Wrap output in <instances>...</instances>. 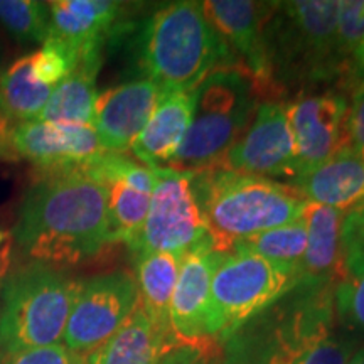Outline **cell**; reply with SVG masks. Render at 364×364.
Here are the masks:
<instances>
[{
  "mask_svg": "<svg viewBox=\"0 0 364 364\" xmlns=\"http://www.w3.org/2000/svg\"><path fill=\"white\" fill-rule=\"evenodd\" d=\"M295 268L268 262L253 253L223 255L211 282L206 312L209 339L225 341L299 285Z\"/></svg>",
  "mask_w": 364,
  "mask_h": 364,
  "instance_id": "cell-8",
  "label": "cell"
},
{
  "mask_svg": "<svg viewBox=\"0 0 364 364\" xmlns=\"http://www.w3.org/2000/svg\"><path fill=\"white\" fill-rule=\"evenodd\" d=\"M12 127L14 125H11L9 122H6L0 117V156H2L4 152H9V134H11Z\"/></svg>",
  "mask_w": 364,
  "mask_h": 364,
  "instance_id": "cell-37",
  "label": "cell"
},
{
  "mask_svg": "<svg viewBox=\"0 0 364 364\" xmlns=\"http://www.w3.org/2000/svg\"><path fill=\"white\" fill-rule=\"evenodd\" d=\"M285 108L294 134L297 177L316 171L344 149L348 100L343 95H307L285 103Z\"/></svg>",
  "mask_w": 364,
  "mask_h": 364,
  "instance_id": "cell-12",
  "label": "cell"
},
{
  "mask_svg": "<svg viewBox=\"0 0 364 364\" xmlns=\"http://www.w3.org/2000/svg\"><path fill=\"white\" fill-rule=\"evenodd\" d=\"M196 90L164 93L130 150L144 166L166 167L184 142L193 120Z\"/></svg>",
  "mask_w": 364,
  "mask_h": 364,
  "instance_id": "cell-18",
  "label": "cell"
},
{
  "mask_svg": "<svg viewBox=\"0 0 364 364\" xmlns=\"http://www.w3.org/2000/svg\"><path fill=\"white\" fill-rule=\"evenodd\" d=\"M0 359V364H88V356L73 351L63 343L24 349Z\"/></svg>",
  "mask_w": 364,
  "mask_h": 364,
  "instance_id": "cell-32",
  "label": "cell"
},
{
  "mask_svg": "<svg viewBox=\"0 0 364 364\" xmlns=\"http://www.w3.org/2000/svg\"><path fill=\"white\" fill-rule=\"evenodd\" d=\"M302 220L307 230V245L299 267V284L338 285L344 279L341 226L344 213L307 201Z\"/></svg>",
  "mask_w": 364,
  "mask_h": 364,
  "instance_id": "cell-17",
  "label": "cell"
},
{
  "mask_svg": "<svg viewBox=\"0 0 364 364\" xmlns=\"http://www.w3.org/2000/svg\"><path fill=\"white\" fill-rule=\"evenodd\" d=\"M307 245V230L302 216L289 225H282L262 233L235 241L231 252L253 253L279 265L299 272ZM230 252V253H231Z\"/></svg>",
  "mask_w": 364,
  "mask_h": 364,
  "instance_id": "cell-25",
  "label": "cell"
},
{
  "mask_svg": "<svg viewBox=\"0 0 364 364\" xmlns=\"http://www.w3.org/2000/svg\"><path fill=\"white\" fill-rule=\"evenodd\" d=\"M344 149L364 162V83L356 85L344 124Z\"/></svg>",
  "mask_w": 364,
  "mask_h": 364,
  "instance_id": "cell-33",
  "label": "cell"
},
{
  "mask_svg": "<svg viewBox=\"0 0 364 364\" xmlns=\"http://www.w3.org/2000/svg\"><path fill=\"white\" fill-rule=\"evenodd\" d=\"M161 364H218V361L208 346L179 344L166 354Z\"/></svg>",
  "mask_w": 364,
  "mask_h": 364,
  "instance_id": "cell-34",
  "label": "cell"
},
{
  "mask_svg": "<svg viewBox=\"0 0 364 364\" xmlns=\"http://www.w3.org/2000/svg\"><path fill=\"white\" fill-rule=\"evenodd\" d=\"M81 54L61 39L49 36L41 49L31 53V71L34 78L49 88H56L78 66Z\"/></svg>",
  "mask_w": 364,
  "mask_h": 364,
  "instance_id": "cell-28",
  "label": "cell"
},
{
  "mask_svg": "<svg viewBox=\"0 0 364 364\" xmlns=\"http://www.w3.org/2000/svg\"><path fill=\"white\" fill-rule=\"evenodd\" d=\"M100 66L102 49L86 53L75 71L53 90L38 120L54 125L93 127Z\"/></svg>",
  "mask_w": 364,
  "mask_h": 364,
  "instance_id": "cell-22",
  "label": "cell"
},
{
  "mask_svg": "<svg viewBox=\"0 0 364 364\" xmlns=\"http://www.w3.org/2000/svg\"><path fill=\"white\" fill-rule=\"evenodd\" d=\"M225 41L203 2L167 4L144 22L136 38V63L144 78L162 91H193L220 68L235 66Z\"/></svg>",
  "mask_w": 364,
  "mask_h": 364,
  "instance_id": "cell-3",
  "label": "cell"
},
{
  "mask_svg": "<svg viewBox=\"0 0 364 364\" xmlns=\"http://www.w3.org/2000/svg\"><path fill=\"white\" fill-rule=\"evenodd\" d=\"M0 24L22 43L49 38L48 4L38 0H0Z\"/></svg>",
  "mask_w": 364,
  "mask_h": 364,
  "instance_id": "cell-27",
  "label": "cell"
},
{
  "mask_svg": "<svg viewBox=\"0 0 364 364\" xmlns=\"http://www.w3.org/2000/svg\"><path fill=\"white\" fill-rule=\"evenodd\" d=\"M49 36L61 39L81 54L102 49L124 4L113 0H54L48 2Z\"/></svg>",
  "mask_w": 364,
  "mask_h": 364,
  "instance_id": "cell-19",
  "label": "cell"
},
{
  "mask_svg": "<svg viewBox=\"0 0 364 364\" xmlns=\"http://www.w3.org/2000/svg\"><path fill=\"white\" fill-rule=\"evenodd\" d=\"M203 7L231 54L243 63L241 68L248 73L255 86H272V73L265 49V24L273 11V4L250 0H208L203 2Z\"/></svg>",
  "mask_w": 364,
  "mask_h": 364,
  "instance_id": "cell-14",
  "label": "cell"
},
{
  "mask_svg": "<svg viewBox=\"0 0 364 364\" xmlns=\"http://www.w3.org/2000/svg\"><path fill=\"white\" fill-rule=\"evenodd\" d=\"M9 152L29 161L43 176L80 169L105 150L93 127L34 120L12 127Z\"/></svg>",
  "mask_w": 364,
  "mask_h": 364,
  "instance_id": "cell-13",
  "label": "cell"
},
{
  "mask_svg": "<svg viewBox=\"0 0 364 364\" xmlns=\"http://www.w3.org/2000/svg\"><path fill=\"white\" fill-rule=\"evenodd\" d=\"M334 304L344 324L364 332V270L344 277L336 285Z\"/></svg>",
  "mask_w": 364,
  "mask_h": 364,
  "instance_id": "cell-30",
  "label": "cell"
},
{
  "mask_svg": "<svg viewBox=\"0 0 364 364\" xmlns=\"http://www.w3.org/2000/svg\"><path fill=\"white\" fill-rule=\"evenodd\" d=\"M81 280L41 262L7 277L0 304V358L59 344L78 297Z\"/></svg>",
  "mask_w": 364,
  "mask_h": 364,
  "instance_id": "cell-5",
  "label": "cell"
},
{
  "mask_svg": "<svg viewBox=\"0 0 364 364\" xmlns=\"http://www.w3.org/2000/svg\"><path fill=\"white\" fill-rule=\"evenodd\" d=\"M177 341L136 307L129 321L88 356V364H161Z\"/></svg>",
  "mask_w": 364,
  "mask_h": 364,
  "instance_id": "cell-21",
  "label": "cell"
},
{
  "mask_svg": "<svg viewBox=\"0 0 364 364\" xmlns=\"http://www.w3.org/2000/svg\"><path fill=\"white\" fill-rule=\"evenodd\" d=\"M344 277L364 270V204L346 213L341 226Z\"/></svg>",
  "mask_w": 364,
  "mask_h": 364,
  "instance_id": "cell-31",
  "label": "cell"
},
{
  "mask_svg": "<svg viewBox=\"0 0 364 364\" xmlns=\"http://www.w3.org/2000/svg\"><path fill=\"white\" fill-rule=\"evenodd\" d=\"M348 364H364V348L356 349V353L353 354Z\"/></svg>",
  "mask_w": 364,
  "mask_h": 364,
  "instance_id": "cell-38",
  "label": "cell"
},
{
  "mask_svg": "<svg viewBox=\"0 0 364 364\" xmlns=\"http://www.w3.org/2000/svg\"><path fill=\"white\" fill-rule=\"evenodd\" d=\"M255 90L257 86L243 68L226 66L213 71L196 88L188 135L166 167L198 172L220 162L252 124L257 112Z\"/></svg>",
  "mask_w": 364,
  "mask_h": 364,
  "instance_id": "cell-7",
  "label": "cell"
},
{
  "mask_svg": "<svg viewBox=\"0 0 364 364\" xmlns=\"http://www.w3.org/2000/svg\"><path fill=\"white\" fill-rule=\"evenodd\" d=\"M166 91L147 78L105 90L95 103L93 130L105 152L130 150Z\"/></svg>",
  "mask_w": 364,
  "mask_h": 364,
  "instance_id": "cell-15",
  "label": "cell"
},
{
  "mask_svg": "<svg viewBox=\"0 0 364 364\" xmlns=\"http://www.w3.org/2000/svg\"><path fill=\"white\" fill-rule=\"evenodd\" d=\"M338 0L275 2L265 24L272 83H318L343 76L336 56Z\"/></svg>",
  "mask_w": 364,
  "mask_h": 364,
  "instance_id": "cell-6",
  "label": "cell"
},
{
  "mask_svg": "<svg viewBox=\"0 0 364 364\" xmlns=\"http://www.w3.org/2000/svg\"><path fill=\"white\" fill-rule=\"evenodd\" d=\"M108 238L110 243H125L127 247L136 238L147 218L150 196L122 184L108 182Z\"/></svg>",
  "mask_w": 364,
  "mask_h": 364,
  "instance_id": "cell-26",
  "label": "cell"
},
{
  "mask_svg": "<svg viewBox=\"0 0 364 364\" xmlns=\"http://www.w3.org/2000/svg\"><path fill=\"white\" fill-rule=\"evenodd\" d=\"M213 167L260 177H297L292 127L285 103L257 107L252 124L240 140Z\"/></svg>",
  "mask_w": 364,
  "mask_h": 364,
  "instance_id": "cell-11",
  "label": "cell"
},
{
  "mask_svg": "<svg viewBox=\"0 0 364 364\" xmlns=\"http://www.w3.org/2000/svg\"><path fill=\"white\" fill-rule=\"evenodd\" d=\"M193 189L220 253H230L235 241L299 220L307 203L294 186L220 167L194 172Z\"/></svg>",
  "mask_w": 364,
  "mask_h": 364,
  "instance_id": "cell-4",
  "label": "cell"
},
{
  "mask_svg": "<svg viewBox=\"0 0 364 364\" xmlns=\"http://www.w3.org/2000/svg\"><path fill=\"white\" fill-rule=\"evenodd\" d=\"M363 43L364 0H343L339 2L338 22H336V56L341 71L349 75L353 59Z\"/></svg>",
  "mask_w": 364,
  "mask_h": 364,
  "instance_id": "cell-29",
  "label": "cell"
},
{
  "mask_svg": "<svg viewBox=\"0 0 364 364\" xmlns=\"http://www.w3.org/2000/svg\"><path fill=\"white\" fill-rule=\"evenodd\" d=\"M134 260L139 306L154 324L171 331L169 307L182 255L157 252L140 255Z\"/></svg>",
  "mask_w": 364,
  "mask_h": 364,
  "instance_id": "cell-23",
  "label": "cell"
},
{
  "mask_svg": "<svg viewBox=\"0 0 364 364\" xmlns=\"http://www.w3.org/2000/svg\"><path fill=\"white\" fill-rule=\"evenodd\" d=\"M223 255L211 241L182 255L169 307V326L177 344L196 346L209 339L206 334L209 294Z\"/></svg>",
  "mask_w": 364,
  "mask_h": 364,
  "instance_id": "cell-16",
  "label": "cell"
},
{
  "mask_svg": "<svg viewBox=\"0 0 364 364\" xmlns=\"http://www.w3.org/2000/svg\"><path fill=\"white\" fill-rule=\"evenodd\" d=\"M54 88L39 83L31 71V54L0 73V117L11 125L38 120Z\"/></svg>",
  "mask_w": 364,
  "mask_h": 364,
  "instance_id": "cell-24",
  "label": "cell"
},
{
  "mask_svg": "<svg viewBox=\"0 0 364 364\" xmlns=\"http://www.w3.org/2000/svg\"><path fill=\"white\" fill-rule=\"evenodd\" d=\"M14 241L46 265H78L110 245L107 188L80 171L43 174L21 204Z\"/></svg>",
  "mask_w": 364,
  "mask_h": 364,
  "instance_id": "cell-2",
  "label": "cell"
},
{
  "mask_svg": "<svg viewBox=\"0 0 364 364\" xmlns=\"http://www.w3.org/2000/svg\"><path fill=\"white\" fill-rule=\"evenodd\" d=\"M334 289L299 284L225 341L221 364H348L356 339L336 327Z\"/></svg>",
  "mask_w": 364,
  "mask_h": 364,
  "instance_id": "cell-1",
  "label": "cell"
},
{
  "mask_svg": "<svg viewBox=\"0 0 364 364\" xmlns=\"http://www.w3.org/2000/svg\"><path fill=\"white\" fill-rule=\"evenodd\" d=\"M306 201L349 213L364 204V162L349 149H341L316 171L294 179Z\"/></svg>",
  "mask_w": 364,
  "mask_h": 364,
  "instance_id": "cell-20",
  "label": "cell"
},
{
  "mask_svg": "<svg viewBox=\"0 0 364 364\" xmlns=\"http://www.w3.org/2000/svg\"><path fill=\"white\" fill-rule=\"evenodd\" d=\"M136 307L139 290L129 272H107L81 280L63 344L90 356L129 321Z\"/></svg>",
  "mask_w": 364,
  "mask_h": 364,
  "instance_id": "cell-10",
  "label": "cell"
},
{
  "mask_svg": "<svg viewBox=\"0 0 364 364\" xmlns=\"http://www.w3.org/2000/svg\"><path fill=\"white\" fill-rule=\"evenodd\" d=\"M156 186L150 194L147 218L129 245L135 257L145 253L186 255L211 241L193 189L194 172L154 167Z\"/></svg>",
  "mask_w": 364,
  "mask_h": 364,
  "instance_id": "cell-9",
  "label": "cell"
},
{
  "mask_svg": "<svg viewBox=\"0 0 364 364\" xmlns=\"http://www.w3.org/2000/svg\"><path fill=\"white\" fill-rule=\"evenodd\" d=\"M12 247H14L12 231L0 230V282L6 279L9 268H11Z\"/></svg>",
  "mask_w": 364,
  "mask_h": 364,
  "instance_id": "cell-35",
  "label": "cell"
},
{
  "mask_svg": "<svg viewBox=\"0 0 364 364\" xmlns=\"http://www.w3.org/2000/svg\"><path fill=\"white\" fill-rule=\"evenodd\" d=\"M348 76L356 85L364 83V43L361 44V48L358 49L356 56H354V59H353Z\"/></svg>",
  "mask_w": 364,
  "mask_h": 364,
  "instance_id": "cell-36",
  "label": "cell"
}]
</instances>
